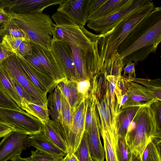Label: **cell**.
<instances>
[{"label":"cell","mask_w":161,"mask_h":161,"mask_svg":"<svg viewBox=\"0 0 161 161\" xmlns=\"http://www.w3.org/2000/svg\"><path fill=\"white\" fill-rule=\"evenodd\" d=\"M31 152V157L33 159L36 161H56L58 159L61 158H56L37 149L36 151L32 150Z\"/></svg>","instance_id":"obj_36"},{"label":"cell","mask_w":161,"mask_h":161,"mask_svg":"<svg viewBox=\"0 0 161 161\" xmlns=\"http://www.w3.org/2000/svg\"><path fill=\"white\" fill-rule=\"evenodd\" d=\"M131 161H141L140 156H137L132 153Z\"/></svg>","instance_id":"obj_48"},{"label":"cell","mask_w":161,"mask_h":161,"mask_svg":"<svg viewBox=\"0 0 161 161\" xmlns=\"http://www.w3.org/2000/svg\"><path fill=\"white\" fill-rule=\"evenodd\" d=\"M64 0H17L13 1L9 12L16 14L42 13L48 7L60 4Z\"/></svg>","instance_id":"obj_15"},{"label":"cell","mask_w":161,"mask_h":161,"mask_svg":"<svg viewBox=\"0 0 161 161\" xmlns=\"http://www.w3.org/2000/svg\"><path fill=\"white\" fill-rule=\"evenodd\" d=\"M104 142L106 161H118L115 146L118 134L116 130L108 131L99 130Z\"/></svg>","instance_id":"obj_23"},{"label":"cell","mask_w":161,"mask_h":161,"mask_svg":"<svg viewBox=\"0 0 161 161\" xmlns=\"http://www.w3.org/2000/svg\"><path fill=\"white\" fill-rule=\"evenodd\" d=\"M141 106L128 107L120 111L115 119L118 135L125 137L131 121L138 109Z\"/></svg>","instance_id":"obj_20"},{"label":"cell","mask_w":161,"mask_h":161,"mask_svg":"<svg viewBox=\"0 0 161 161\" xmlns=\"http://www.w3.org/2000/svg\"><path fill=\"white\" fill-rule=\"evenodd\" d=\"M0 107L19 111H24L19 108L16 103L0 89Z\"/></svg>","instance_id":"obj_35"},{"label":"cell","mask_w":161,"mask_h":161,"mask_svg":"<svg viewBox=\"0 0 161 161\" xmlns=\"http://www.w3.org/2000/svg\"><path fill=\"white\" fill-rule=\"evenodd\" d=\"M60 161H79L77 157L74 153H68L66 156L62 158Z\"/></svg>","instance_id":"obj_46"},{"label":"cell","mask_w":161,"mask_h":161,"mask_svg":"<svg viewBox=\"0 0 161 161\" xmlns=\"http://www.w3.org/2000/svg\"><path fill=\"white\" fill-rule=\"evenodd\" d=\"M1 29L4 37L5 36H10L16 37L24 38L30 41L25 33L13 22L11 19Z\"/></svg>","instance_id":"obj_29"},{"label":"cell","mask_w":161,"mask_h":161,"mask_svg":"<svg viewBox=\"0 0 161 161\" xmlns=\"http://www.w3.org/2000/svg\"><path fill=\"white\" fill-rule=\"evenodd\" d=\"M51 18L55 23L52 39L63 41L69 44L79 80L91 79L101 69L98 35L59 12H56Z\"/></svg>","instance_id":"obj_1"},{"label":"cell","mask_w":161,"mask_h":161,"mask_svg":"<svg viewBox=\"0 0 161 161\" xmlns=\"http://www.w3.org/2000/svg\"><path fill=\"white\" fill-rule=\"evenodd\" d=\"M4 36L1 29H0V44H2Z\"/></svg>","instance_id":"obj_49"},{"label":"cell","mask_w":161,"mask_h":161,"mask_svg":"<svg viewBox=\"0 0 161 161\" xmlns=\"http://www.w3.org/2000/svg\"><path fill=\"white\" fill-rule=\"evenodd\" d=\"M69 80L66 79L61 81L57 84L66 98L69 104L71 102L70 90L68 84Z\"/></svg>","instance_id":"obj_39"},{"label":"cell","mask_w":161,"mask_h":161,"mask_svg":"<svg viewBox=\"0 0 161 161\" xmlns=\"http://www.w3.org/2000/svg\"><path fill=\"white\" fill-rule=\"evenodd\" d=\"M89 0H64L57 11L78 25L84 26L87 22Z\"/></svg>","instance_id":"obj_13"},{"label":"cell","mask_w":161,"mask_h":161,"mask_svg":"<svg viewBox=\"0 0 161 161\" xmlns=\"http://www.w3.org/2000/svg\"><path fill=\"white\" fill-rule=\"evenodd\" d=\"M42 132L65 154L68 153V148L65 137L61 127L50 119L42 124Z\"/></svg>","instance_id":"obj_18"},{"label":"cell","mask_w":161,"mask_h":161,"mask_svg":"<svg viewBox=\"0 0 161 161\" xmlns=\"http://www.w3.org/2000/svg\"><path fill=\"white\" fill-rule=\"evenodd\" d=\"M30 42L32 48V53L50 73L57 84L67 79L51 50Z\"/></svg>","instance_id":"obj_14"},{"label":"cell","mask_w":161,"mask_h":161,"mask_svg":"<svg viewBox=\"0 0 161 161\" xmlns=\"http://www.w3.org/2000/svg\"><path fill=\"white\" fill-rule=\"evenodd\" d=\"M107 0H89L88 9V16L97 10Z\"/></svg>","instance_id":"obj_40"},{"label":"cell","mask_w":161,"mask_h":161,"mask_svg":"<svg viewBox=\"0 0 161 161\" xmlns=\"http://www.w3.org/2000/svg\"><path fill=\"white\" fill-rule=\"evenodd\" d=\"M148 103L138 110L129 125L125 137L132 153L140 156L148 142L154 138H161V122Z\"/></svg>","instance_id":"obj_3"},{"label":"cell","mask_w":161,"mask_h":161,"mask_svg":"<svg viewBox=\"0 0 161 161\" xmlns=\"http://www.w3.org/2000/svg\"><path fill=\"white\" fill-rule=\"evenodd\" d=\"M155 7L153 2L149 0L144 6L126 17L107 32L98 34V49L101 69L117 51L119 45L131 31Z\"/></svg>","instance_id":"obj_4"},{"label":"cell","mask_w":161,"mask_h":161,"mask_svg":"<svg viewBox=\"0 0 161 161\" xmlns=\"http://www.w3.org/2000/svg\"><path fill=\"white\" fill-rule=\"evenodd\" d=\"M161 41V7H155L131 31L117 51L125 67L130 61H143L156 52Z\"/></svg>","instance_id":"obj_2"},{"label":"cell","mask_w":161,"mask_h":161,"mask_svg":"<svg viewBox=\"0 0 161 161\" xmlns=\"http://www.w3.org/2000/svg\"><path fill=\"white\" fill-rule=\"evenodd\" d=\"M134 0H107L97 10L89 15L87 21L103 18L130 6Z\"/></svg>","instance_id":"obj_17"},{"label":"cell","mask_w":161,"mask_h":161,"mask_svg":"<svg viewBox=\"0 0 161 161\" xmlns=\"http://www.w3.org/2000/svg\"><path fill=\"white\" fill-rule=\"evenodd\" d=\"M11 160V161H36L33 159L31 156L26 158H23L20 157V155H17L14 156Z\"/></svg>","instance_id":"obj_47"},{"label":"cell","mask_w":161,"mask_h":161,"mask_svg":"<svg viewBox=\"0 0 161 161\" xmlns=\"http://www.w3.org/2000/svg\"><path fill=\"white\" fill-rule=\"evenodd\" d=\"M92 116V101L90 98H88L85 101V131L87 133L89 131L91 126Z\"/></svg>","instance_id":"obj_37"},{"label":"cell","mask_w":161,"mask_h":161,"mask_svg":"<svg viewBox=\"0 0 161 161\" xmlns=\"http://www.w3.org/2000/svg\"><path fill=\"white\" fill-rule=\"evenodd\" d=\"M13 130V129L9 125L0 122V138L4 137Z\"/></svg>","instance_id":"obj_44"},{"label":"cell","mask_w":161,"mask_h":161,"mask_svg":"<svg viewBox=\"0 0 161 161\" xmlns=\"http://www.w3.org/2000/svg\"><path fill=\"white\" fill-rule=\"evenodd\" d=\"M115 151L118 161H131L132 153L125 137L118 135Z\"/></svg>","instance_id":"obj_27"},{"label":"cell","mask_w":161,"mask_h":161,"mask_svg":"<svg viewBox=\"0 0 161 161\" xmlns=\"http://www.w3.org/2000/svg\"><path fill=\"white\" fill-rule=\"evenodd\" d=\"M32 53V48L30 41L25 40L23 41L15 52V54L24 57Z\"/></svg>","instance_id":"obj_38"},{"label":"cell","mask_w":161,"mask_h":161,"mask_svg":"<svg viewBox=\"0 0 161 161\" xmlns=\"http://www.w3.org/2000/svg\"><path fill=\"white\" fill-rule=\"evenodd\" d=\"M51 50L66 78L69 80L79 81L69 44L63 41L52 39Z\"/></svg>","instance_id":"obj_9"},{"label":"cell","mask_w":161,"mask_h":161,"mask_svg":"<svg viewBox=\"0 0 161 161\" xmlns=\"http://www.w3.org/2000/svg\"><path fill=\"white\" fill-rule=\"evenodd\" d=\"M13 3V0H0V13L7 14L10 12Z\"/></svg>","instance_id":"obj_43"},{"label":"cell","mask_w":161,"mask_h":161,"mask_svg":"<svg viewBox=\"0 0 161 161\" xmlns=\"http://www.w3.org/2000/svg\"><path fill=\"white\" fill-rule=\"evenodd\" d=\"M90 99L92 104V122L87 133V142L91 157L96 161H104L105 151L102 144L98 125V115L96 106L95 96Z\"/></svg>","instance_id":"obj_12"},{"label":"cell","mask_w":161,"mask_h":161,"mask_svg":"<svg viewBox=\"0 0 161 161\" xmlns=\"http://www.w3.org/2000/svg\"><path fill=\"white\" fill-rule=\"evenodd\" d=\"M90 80L89 78L77 82V89L78 92L86 99L89 98L91 87Z\"/></svg>","instance_id":"obj_34"},{"label":"cell","mask_w":161,"mask_h":161,"mask_svg":"<svg viewBox=\"0 0 161 161\" xmlns=\"http://www.w3.org/2000/svg\"><path fill=\"white\" fill-rule=\"evenodd\" d=\"M62 158H60L58 159L57 160H56V161H60V160Z\"/></svg>","instance_id":"obj_51"},{"label":"cell","mask_w":161,"mask_h":161,"mask_svg":"<svg viewBox=\"0 0 161 161\" xmlns=\"http://www.w3.org/2000/svg\"><path fill=\"white\" fill-rule=\"evenodd\" d=\"M21 108L36 118L42 124H45L50 119L47 103L44 105L39 104L23 99Z\"/></svg>","instance_id":"obj_22"},{"label":"cell","mask_w":161,"mask_h":161,"mask_svg":"<svg viewBox=\"0 0 161 161\" xmlns=\"http://www.w3.org/2000/svg\"><path fill=\"white\" fill-rule=\"evenodd\" d=\"M30 146L47 153L56 158H62L65 154L42 132L29 136Z\"/></svg>","instance_id":"obj_16"},{"label":"cell","mask_w":161,"mask_h":161,"mask_svg":"<svg viewBox=\"0 0 161 161\" xmlns=\"http://www.w3.org/2000/svg\"><path fill=\"white\" fill-rule=\"evenodd\" d=\"M89 161H96L93 159H92L90 156V159H89Z\"/></svg>","instance_id":"obj_50"},{"label":"cell","mask_w":161,"mask_h":161,"mask_svg":"<svg viewBox=\"0 0 161 161\" xmlns=\"http://www.w3.org/2000/svg\"><path fill=\"white\" fill-rule=\"evenodd\" d=\"M124 76L127 74L128 76L127 78L128 79L135 78L136 77L135 69V63L131 61L128 62L124 69Z\"/></svg>","instance_id":"obj_41"},{"label":"cell","mask_w":161,"mask_h":161,"mask_svg":"<svg viewBox=\"0 0 161 161\" xmlns=\"http://www.w3.org/2000/svg\"><path fill=\"white\" fill-rule=\"evenodd\" d=\"M25 40L26 39L24 38L5 36L3 38L2 44L8 50L15 53V51L20 44Z\"/></svg>","instance_id":"obj_32"},{"label":"cell","mask_w":161,"mask_h":161,"mask_svg":"<svg viewBox=\"0 0 161 161\" xmlns=\"http://www.w3.org/2000/svg\"><path fill=\"white\" fill-rule=\"evenodd\" d=\"M161 142L160 138L152 139L140 156L141 161H161Z\"/></svg>","instance_id":"obj_24"},{"label":"cell","mask_w":161,"mask_h":161,"mask_svg":"<svg viewBox=\"0 0 161 161\" xmlns=\"http://www.w3.org/2000/svg\"><path fill=\"white\" fill-rule=\"evenodd\" d=\"M7 70L9 80L15 90L22 98V100L23 99H25L28 101L39 104L36 101L32 98L26 91L11 76L7 69Z\"/></svg>","instance_id":"obj_33"},{"label":"cell","mask_w":161,"mask_h":161,"mask_svg":"<svg viewBox=\"0 0 161 161\" xmlns=\"http://www.w3.org/2000/svg\"><path fill=\"white\" fill-rule=\"evenodd\" d=\"M149 0H134L130 6L109 16L87 22V26L98 34L107 32L126 17L144 6Z\"/></svg>","instance_id":"obj_8"},{"label":"cell","mask_w":161,"mask_h":161,"mask_svg":"<svg viewBox=\"0 0 161 161\" xmlns=\"http://www.w3.org/2000/svg\"><path fill=\"white\" fill-rule=\"evenodd\" d=\"M11 20V18L8 14L0 13V29H2Z\"/></svg>","instance_id":"obj_45"},{"label":"cell","mask_w":161,"mask_h":161,"mask_svg":"<svg viewBox=\"0 0 161 161\" xmlns=\"http://www.w3.org/2000/svg\"><path fill=\"white\" fill-rule=\"evenodd\" d=\"M127 79L130 81L140 84L151 90L158 98L161 99V81L160 79L150 80L136 77L135 78Z\"/></svg>","instance_id":"obj_28"},{"label":"cell","mask_w":161,"mask_h":161,"mask_svg":"<svg viewBox=\"0 0 161 161\" xmlns=\"http://www.w3.org/2000/svg\"><path fill=\"white\" fill-rule=\"evenodd\" d=\"M68 84L70 90L71 98L70 105L74 114L81 101L85 98H83L78 92L76 81L69 80Z\"/></svg>","instance_id":"obj_31"},{"label":"cell","mask_w":161,"mask_h":161,"mask_svg":"<svg viewBox=\"0 0 161 161\" xmlns=\"http://www.w3.org/2000/svg\"><path fill=\"white\" fill-rule=\"evenodd\" d=\"M128 95V99L122 105L120 111L128 107L142 106L147 102L161 101L151 90L144 86L129 80L123 76Z\"/></svg>","instance_id":"obj_11"},{"label":"cell","mask_w":161,"mask_h":161,"mask_svg":"<svg viewBox=\"0 0 161 161\" xmlns=\"http://www.w3.org/2000/svg\"><path fill=\"white\" fill-rule=\"evenodd\" d=\"M3 63L9 73L39 104L47 103V98L32 83L17 61L15 54L6 59Z\"/></svg>","instance_id":"obj_7"},{"label":"cell","mask_w":161,"mask_h":161,"mask_svg":"<svg viewBox=\"0 0 161 161\" xmlns=\"http://www.w3.org/2000/svg\"><path fill=\"white\" fill-rule=\"evenodd\" d=\"M7 14L12 21L25 33L30 42L51 50L55 24L49 15L42 13Z\"/></svg>","instance_id":"obj_5"},{"label":"cell","mask_w":161,"mask_h":161,"mask_svg":"<svg viewBox=\"0 0 161 161\" xmlns=\"http://www.w3.org/2000/svg\"><path fill=\"white\" fill-rule=\"evenodd\" d=\"M15 54L14 53L8 50L2 43L0 44V64L8 57Z\"/></svg>","instance_id":"obj_42"},{"label":"cell","mask_w":161,"mask_h":161,"mask_svg":"<svg viewBox=\"0 0 161 161\" xmlns=\"http://www.w3.org/2000/svg\"><path fill=\"white\" fill-rule=\"evenodd\" d=\"M0 89L21 108L22 99L9 80L3 62L0 64Z\"/></svg>","instance_id":"obj_21"},{"label":"cell","mask_w":161,"mask_h":161,"mask_svg":"<svg viewBox=\"0 0 161 161\" xmlns=\"http://www.w3.org/2000/svg\"><path fill=\"white\" fill-rule=\"evenodd\" d=\"M50 92L47 100V106L49 108V109H48L49 115L52 118L51 120L57 124L63 131L60 89L56 84L54 88Z\"/></svg>","instance_id":"obj_19"},{"label":"cell","mask_w":161,"mask_h":161,"mask_svg":"<svg viewBox=\"0 0 161 161\" xmlns=\"http://www.w3.org/2000/svg\"><path fill=\"white\" fill-rule=\"evenodd\" d=\"M0 122L10 126L13 130L29 136L42 132V124L24 111L0 107Z\"/></svg>","instance_id":"obj_6"},{"label":"cell","mask_w":161,"mask_h":161,"mask_svg":"<svg viewBox=\"0 0 161 161\" xmlns=\"http://www.w3.org/2000/svg\"><path fill=\"white\" fill-rule=\"evenodd\" d=\"M19 63L25 71L27 75L37 88L43 94L47 96L48 90L41 81L37 73L23 57L15 54Z\"/></svg>","instance_id":"obj_26"},{"label":"cell","mask_w":161,"mask_h":161,"mask_svg":"<svg viewBox=\"0 0 161 161\" xmlns=\"http://www.w3.org/2000/svg\"><path fill=\"white\" fill-rule=\"evenodd\" d=\"M61 92L63 130L68 145V139L73 127V113L69 103L61 90Z\"/></svg>","instance_id":"obj_25"},{"label":"cell","mask_w":161,"mask_h":161,"mask_svg":"<svg viewBox=\"0 0 161 161\" xmlns=\"http://www.w3.org/2000/svg\"><path fill=\"white\" fill-rule=\"evenodd\" d=\"M79 161H89L90 154L87 142V133L84 131L80 142L75 153Z\"/></svg>","instance_id":"obj_30"},{"label":"cell","mask_w":161,"mask_h":161,"mask_svg":"<svg viewBox=\"0 0 161 161\" xmlns=\"http://www.w3.org/2000/svg\"><path fill=\"white\" fill-rule=\"evenodd\" d=\"M30 146L29 135L13 130L0 142V161L11 160Z\"/></svg>","instance_id":"obj_10"}]
</instances>
